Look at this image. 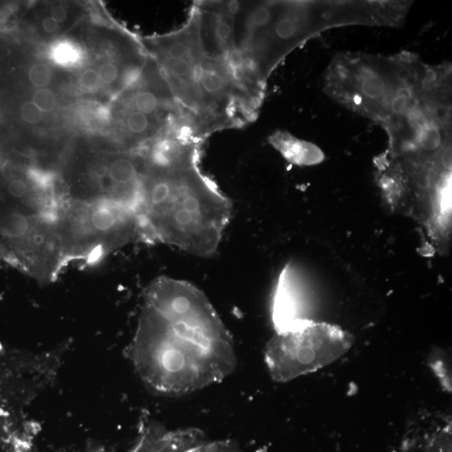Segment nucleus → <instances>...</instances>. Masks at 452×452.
Here are the masks:
<instances>
[{
  "instance_id": "1",
  "label": "nucleus",
  "mask_w": 452,
  "mask_h": 452,
  "mask_svg": "<svg viewBox=\"0 0 452 452\" xmlns=\"http://www.w3.org/2000/svg\"><path fill=\"white\" fill-rule=\"evenodd\" d=\"M126 355L149 389L172 397L223 382L237 366L232 335L206 294L168 276L146 289Z\"/></svg>"
},
{
  "instance_id": "2",
  "label": "nucleus",
  "mask_w": 452,
  "mask_h": 452,
  "mask_svg": "<svg viewBox=\"0 0 452 452\" xmlns=\"http://www.w3.org/2000/svg\"><path fill=\"white\" fill-rule=\"evenodd\" d=\"M199 163L159 167L145 161L139 209L144 241L176 246L200 257L218 250L232 204Z\"/></svg>"
},
{
  "instance_id": "3",
  "label": "nucleus",
  "mask_w": 452,
  "mask_h": 452,
  "mask_svg": "<svg viewBox=\"0 0 452 452\" xmlns=\"http://www.w3.org/2000/svg\"><path fill=\"white\" fill-rule=\"evenodd\" d=\"M368 3L275 1L271 17L236 58L247 75L262 87L292 50L325 27L370 24Z\"/></svg>"
},
{
  "instance_id": "4",
  "label": "nucleus",
  "mask_w": 452,
  "mask_h": 452,
  "mask_svg": "<svg viewBox=\"0 0 452 452\" xmlns=\"http://www.w3.org/2000/svg\"><path fill=\"white\" fill-rule=\"evenodd\" d=\"M55 225L67 264H92L135 241H144L136 213L104 202L62 200Z\"/></svg>"
},
{
  "instance_id": "5",
  "label": "nucleus",
  "mask_w": 452,
  "mask_h": 452,
  "mask_svg": "<svg viewBox=\"0 0 452 452\" xmlns=\"http://www.w3.org/2000/svg\"><path fill=\"white\" fill-rule=\"evenodd\" d=\"M198 108L193 118L202 139L253 122L263 99L264 87L246 74L234 59H204L198 80Z\"/></svg>"
},
{
  "instance_id": "6",
  "label": "nucleus",
  "mask_w": 452,
  "mask_h": 452,
  "mask_svg": "<svg viewBox=\"0 0 452 452\" xmlns=\"http://www.w3.org/2000/svg\"><path fill=\"white\" fill-rule=\"evenodd\" d=\"M355 338L334 324L302 320L276 332L264 356L273 381L285 383L330 365L346 353Z\"/></svg>"
},
{
  "instance_id": "7",
  "label": "nucleus",
  "mask_w": 452,
  "mask_h": 452,
  "mask_svg": "<svg viewBox=\"0 0 452 452\" xmlns=\"http://www.w3.org/2000/svg\"><path fill=\"white\" fill-rule=\"evenodd\" d=\"M0 261L38 283H52L66 266L54 220L0 197Z\"/></svg>"
},
{
  "instance_id": "8",
  "label": "nucleus",
  "mask_w": 452,
  "mask_h": 452,
  "mask_svg": "<svg viewBox=\"0 0 452 452\" xmlns=\"http://www.w3.org/2000/svg\"><path fill=\"white\" fill-rule=\"evenodd\" d=\"M166 83L181 108L193 119L198 108V80L206 57L200 36L197 8L177 31L155 41Z\"/></svg>"
},
{
  "instance_id": "9",
  "label": "nucleus",
  "mask_w": 452,
  "mask_h": 452,
  "mask_svg": "<svg viewBox=\"0 0 452 452\" xmlns=\"http://www.w3.org/2000/svg\"><path fill=\"white\" fill-rule=\"evenodd\" d=\"M200 36L206 57L236 58L234 47V15L236 1H195Z\"/></svg>"
},
{
  "instance_id": "10",
  "label": "nucleus",
  "mask_w": 452,
  "mask_h": 452,
  "mask_svg": "<svg viewBox=\"0 0 452 452\" xmlns=\"http://www.w3.org/2000/svg\"><path fill=\"white\" fill-rule=\"evenodd\" d=\"M308 294L299 272L288 264L281 272L273 298L271 318L275 331L287 330L306 316Z\"/></svg>"
},
{
  "instance_id": "11",
  "label": "nucleus",
  "mask_w": 452,
  "mask_h": 452,
  "mask_svg": "<svg viewBox=\"0 0 452 452\" xmlns=\"http://www.w3.org/2000/svg\"><path fill=\"white\" fill-rule=\"evenodd\" d=\"M272 143L285 159L297 165L317 164L323 160V153L316 146L293 138L279 136L273 139Z\"/></svg>"
},
{
  "instance_id": "12",
  "label": "nucleus",
  "mask_w": 452,
  "mask_h": 452,
  "mask_svg": "<svg viewBox=\"0 0 452 452\" xmlns=\"http://www.w3.org/2000/svg\"><path fill=\"white\" fill-rule=\"evenodd\" d=\"M50 58L55 65L65 68H73L82 63L83 52L82 48L69 40L55 42L50 49Z\"/></svg>"
},
{
  "instance_id": "13",
  "label": "nucleus",
  "mask_w": 452,
  "mask_h": 452,
  "mask_svg": "<svg viewBox=\"0 0 452 452\" xmlns=\"http://www.w3.org/2000/svg\"><path fill=\"white\" fill-rule=\"evenodd\" d=\"M29 80L34 87L45 88L52 80V72L45 64H36L29 70Z\"/></svg>"
},
{
  "instance_id": "14",
  "label": "nucleus",
  "mask_w": 452,
  "mask_h": 452,
  "mask_svg": "<svg viewBox=\"0 0 452 452\" xmlns=\"http://www.w3.org/2000/svg\"><path fill=\"white\" fill-rule=\"evenodd\" d=\"M32 101L42 113L52 112L57 105V96L52 91L47 88L39 89L36 91L33 95Z\"/></svg>"
},
{
  "instance_id": "15",
  "label": "nucleus",
  "mask_w": 452,
  "mask_h": 452,
  "mask_svg": "<svg viewBox=\"0 0 452 452\" xmlns=\"http://www.w3.org/2000/svg\"><path fill=\"white\" fill-rule=\"evenodd\" d=\"M126 71H123L119 69L118 66L117 65H115V64L106 63L105 64V65L101 66L97 73L98 76H99L101 83L105 84H113L114 83H116L118 80L119 85H120L121 87L122 78V76L125 75Z\"/></svg>"
},
{
  "instance_id": "16",
  "label": "nucleus",
  "mask_w": 452,
  "mask_h": 452,
  "mask_svg": "<svg viewBox=\"0 0 452 452\" xmlns=\"http://www.w3.org/2000/svg\"><path fill=\"white\" fill-rule=\"evenodd\" d=\"M43 113L33 101L25 102L20 109L21 118L29 125L39 123L43 119Z\"/></svg>"
},
{
  "instance_id": "17",
  "label": "nucleus",
  "mask_w": 452,
  "mask_h": 452,
  "mask_svg": "<svg viewBox=\"0 0 452 452\" xmlns=\"http://www.w3.org/2000/svg\"><path fill=\"white\" fill-rule=\"evenodd\" d=\"M79 80L80 86L89 91L97 88L101 83L97 72L93 69L84 71Z\"/></svg>"
},
{
  "instance_id": "18",
  "label": "nucleus",
  "mask_w": 452,
  "mask_h": 452,
  "mask_svg": "<svg viewBox=\"0 0 452 452\" xmlns=\"http://www.w3.org/2000/svg\"><path fill=\"white\" fill-rule=\"evenodd\" d=\"M50 18L57 24L63 23L67 18V10L65 7L55 6L51 10Z\"/></svg>"
},
{
  "instance_id": "19",
  "label": "nucleus",
  "mask_w": 452,
  "mask_h": 452,
  "mask_svg": "<svg viewBox=\"0 0 452 452\" xmlns=\"http://www.w3.org/2000/svg\"><path fill=\"white\" fill-rule=\"evenodd\" d=\"M42 28L46 33L53 34L59 29V24L55 22L50 17H47L42 21Z\"/></svg>"
},
{
  "instance_id": "20",
  "label": "nucleus",
  "mask_w": 452,
  "mask_h": 452,
  "mask_svg": "<svg viewBox=\"0 0 452 452\" xmlns=\"http://www.w3.org/2000/svg\"><path fill=\"white\" fill-rule=\"evenodd\" d=\"M97 111V117L101 121L108 122L111 117H112V113H111V110L108 108L101 106V108H98Z\"/></svg>"
}]
</instances>
